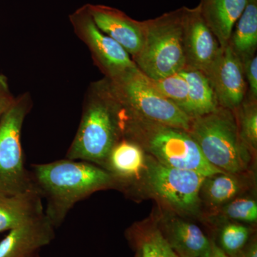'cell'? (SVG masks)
Listing matches in <instances>:
<instances>
[{
	"mask_svg": "<svg viewBox=\"0 0 257 257\" xmlns=\"http://www.w3.org/2000/svg\"><path fill=\"white\" fill-rule=\"evenodd\" d=\"M235 257H257V243L256 239L248 242L245 247Z\"/></svg>",
	"mask_w": 257,
	"mask_h": 257,
	"instance_id": "obj_28",
	"label": "cell"
},
{
	"mask_svg": "<svg viewBox=\"0 0 257 257\" xmlns=\"http://www.w3.org/2000/svg\"><path fill=\"white\" fill-rule=\"evenodd\" d=\"M122 136L133 139L157 162L167 167L209 176L223 173L204 157L190 134L135 117L126 109Z\"/></svg>",
	"mask_w": 257,
	"mask_h": 257,
	"instance_id": "obj_3",
	"label": "cell"
},
{
	"mask_svg": "<svg viewBox=\"0 0 257 257\" xmlns=\"http://www.w3.org/2000/svg\"><path fill=\"white\" fill-rule=\"evenodd\" d=\"M124 110L109 79L91 83L67 158L104 167L111 149L122 137Z\"/></svg>",
	"mask_w": 257,
	"mask_h": 257,
	"instance_id": "obj_1",
	"label": "cell"
},
{
	"mask_svg": "<svg viewBox=\"0 0 257 257\" xmlns=\"http://www.w3.org/2000/svg\"><path fill=\"white\" fill-rule=\"evenodd\" d=\"M87 7L98 28L121 45L133 60L143 47L145 21L134 20L124 12L106 5Z\"/></svg>",
	"mask_w": 257,
	"mask_h": 257,
	"instance_id": "obj_12",
	"label": "cell"
},
{
	"mask_svg": "<svg viewBox=\"0 0 257 257\" xmlns=\"http://www.w3.org/2000/svg\"><path fill=\"white\" fill-rule=\"evenodd\" d=\"M179 257H200L210 247L211 241L197 225L172 218L160 229Z\"/></svg>",
	"mask_w": 257,
	"mask_h": 257,
	"instance_id": "obj_17",
	"label": "cell"
},
{
	"mask_svg": "<svg viewBox=\"0 0 257 257\" xmlns=\"http://www.w3.org/2000/svg\"><path fill=\"white\" fill-rule=\"evenodd\" d=\"M135 257H140V253L138 252V253H137L136 256Z\"/></svg>",
	"mask_w": 257,
	"mask_h": 257,
	"instance_id": "obj_30",
	"label": "cell"
},
{
	"mask_svg": "<svg viewBox=\"0 0 257 257\" xmlns=\"http://www.w3.org/2000/svg\"><path fill=\"white\" fill-rule=\"evenodd\" d=\"M138 240L140 257H179L158 228L143 233Z\"/></svg>",
	"mask_w": 257,
	"mask_h": 257,
	"instance_id": "obj_24",
	"label": "cell"
},
{
	"mask_svg": "<svg viewBox=\"0 0 257 257\" xmlns=\"http://www.w3.org/2000/svg\"><path fill=\"white\" fill-rule=\"evenodd\" d=\"M31 176L38 192L46 198L45 213L55 226L63 222L77 203L116 183L105 169L69 159L34 165Z\"/></svg>",
	"mask_w": 257,
	"mask_h": 257,
	"instance_id": "obj_2",
	"label": "cell"
},
{
	"mask_svg": "<svg viewBox=\"0 0 257 257\" xmlns=\"http://www.w3.org/2000/svg\"><path fill=\"white\" fill-rule=\"evenodd\" d=\"M45 214L37 189L14 195H0V232L10 231Z\"/></svg>",
	"mask_w": 257,
	"mask_h": 257,
	"instance_id": "obj_16",
	"label": "cell"
},
{
	"mask_svg": "<svg viewBox=\"0 0 257 257\" xmlns=\"http://www.w3.org/2000/svg\"><path fill=\"white\" fill-rule=\"evenodd\" d=\"M152 81L164 96L187 114L189 108L188 84L179 72L165 78Z\"/></svg>",
	"mask_w": 257,
	"mask_h": 257,
	"instance_id": "obj_22",
	"label": "cell"
},
{
	"mask_svg": "<svg viewBox=\"0 0 257 257\" xmlns=\"http://www.w3.org/2000/svg\"><path fill=\"white\" fill-rule=\"evenodd\" d=\"M222 211L226 217L232 220L246 223L257 221L256 201L251 198H234L225 204Z\"/></svg>",
	"mask_w": 257,
	"mask_h": 257,
	"instance_id": "obj_25",
	"label": "cell"
},
{
	"mask_svg": "<svg viewBox=\"0 0 257 257\" xmlns=\"http://www.w3.org/2000/svg\"><path fill=\"white\" fill-rule=\"evenodd\" d=\"M69 21L74 33L89 49L94 63L104 77L112 79L137 67L126 51L98 28L87 5L72 13Z\"/></svg>",
	"mask_w": 257,
	"mask_h": 257,
	"instance_id": "obj_9",
	"label": "cell"
},
{
	"mask_svg": "<svg viewBox=\"0 0 257 257\" xmlns=\"http://www.w3.org/2000/svg\"><path fill=\"white\" fill-rule=\"evenodd\" d=\"M55 227L45 214L10 230L0 241V257H32L55 238Z\"/></svg>",
	"mask_w": 257,
	"mask_h": 257,
	"instance_id": "obj_13",
	"label": "cell"
},
{
	"mask_svg": "<svg viewBox=\"0 0 257 257\" xmlns=\"http://www.w3.org/2000/svg\"><path fill=\"white\" fill-rule=\"evenodd\" d=\"M240 138L251 153L257 150V101L245 98L234 111Z\"/></svg>",
	"mask_w": 257,
	"mask_h": 257,
	"instance_id": "obj_21",
	"label": "cell"
},
{
	"mask_svg": "<svg viewBox=\"0 0 257 257\" xmlns=\"http://www.w3.org/2000/svg\"><path fill=\"white\" fill-rule=\"evenodd\" d=\"M245 79L247 86L246 98L257 101V57L256 55L242 62Z\"/></svg>",
	"mask_w": 257,
	"mask_h": 257,
	"instance_id": "obj_26",
	"label": "cell"
},
{
	"mask_svg": "<svg viewBox=\"0 0 257 257\" xmlns=\"http://www.w3.org/2000/svg\"><path fill=\"white\" fill-rule=\"evenodd\" d=\"M178 72L188 84V116L193 119L215 110L219 106L207 76L188 67H184Z\"/></svg>",
	"mask_w": 257,
	"mask_h": 257,
	"instance_id": "obj_19",
	"label": "cell"
},
{
	"mask_svg": "<svg viewBox=\"0 0 257 257\" xmlns=\"http://www.w3.org/2000/svg\"><path fill=\"white\" fill-rule=\"evenodd\" d=\"M200 257H229L214 241H211L210 247Z\"/></svg>",
	"mask_w": 257,
	"mask_h": 257,
	"instance_id": "obj_29",
	"label": "cell"
},
{
	"mask_svg": "<svg viewBox=\"0 0 257 257\" xmlns=\"http://www.w3.org/2000/svg\"><path fill=\"white\" fill-rule=\"evenodd\" d=\"M143 175L150 192L169 207L184 214H194L199 211L205 176L167 167L150 155H147Z\"/></svg>",
	"mask_w": 257,
	"mask_h": 257,
	"instance_id": "obj_8",
	"label": "cell"
},
{
	"mask_svg": "<svg viewBox=\"0 0 257 257\" xmlns=\"http://www.w3.org/2000/svg\"><path fill=\"white\" fill-rule=\"evenodd\" d=\"M183 48L185 67L206 76L220 55L221 47L208 27L199 7H183Z\"/></svg>",
	"mask_w": 257,
	"mask_h": 257,
	"instance_id": "obj_10",
	"label": "cell"
},
{
	"mask_svg": "<svg viewBox=\"0 0 257 257\" xmlns=\"http://www.w3.org/2000/svg\"><path fill=\"white\" fill-rule=\"evenodd\" d=\"M15 99L10 92L8 78L0 74V119L13 105Z\"/></svg>",
	"mask_w": 257,
	"mask_h": 257,
	"instance_id": "obj_27",
	"label": "cell"
},
{
	"mask_svg": "<svg viewBox=\"0 0 257 257\" xmlns=\"http://www.w3.org/2000/svg\"><path fill=\"white\" fill-rule=\"evenodd\" d=\"M207 77L218 106L236 110L246 98L247 86L242 62L228 45L221 49Z\"/></svg>",
	"mask_w": 257,
	"mask_h": 257,
	"instance_id": "obj_11",
	"label": "cell"
},
{
	"mask_svg": "<svg viewBox=\"0 0 257 257\" xmlns=\"http://www.w3.org/2000/svg\"><path fill=\"white\" fill-rule=\"evenodd\" d=\"M32 257H40V256H39V255L37 254H37L34 255V256H32Z\"/></svg>",
	"mask_w": 257,
	"mask_h": 257,
	"instance_id": "obj_31",
	"label": "cell"
},
{
	"mask_svg": "<svg viewBox=\"0 0 257 257\" xmlns=\"http://www.w3.org/2000/svg\"><path fill=\"white\" fill-rule=\"evenodd\" d=\"M145 23L143 47L133 59L138 69L152 80L165 78L183 69V8Z\"/></svg>",
	"mask_w": 257,
	"mask_h": 257,
	"instance_id": "obj_5",
	"label": "cell"
},
{
	"mask_svg": "<svg viewBox=\"0 0 257 257\" xmlns=\"http://www.w3.org/2000/svg\"><path fill=\"white\" fill-rule=\"evenodd\" d=\"M236 175L223 173L206 177L201 189L207 202L213 207L225 205L234 199L241 191V184Z\"/></svg>",
	"mask_w": 257,
	"mask_h": 257,
	"instance_id": "obj_20",
	"label": "cell"
},
{
	"mask_svg": "<svg viewBox=\"0 0 257 257\" xmlns=\"http://www.w3.org/2000/svg\"><path fill=\"white\" fill-rule=\"evenodd\" d=\"M32 96L25 92L0 119V195H14L37 189L24 162L21 135Z\"/></svg>",
	"mask_w": 257,
	"mask_h": 257,
	"instance_id": "obj_7",
	"label": "cell"
},
{
	"mask_svg": "<svg viewBox=\"0 0 257 257\" xmlns=\"http://www.w3.org/2000/svg\"><path fill=\"white\" fill-rule=\"evenodd\" d=\"M249 0H200L201 14L217 38L221 48L227 46L235 23Z\"/></svg>",
	"mask_w": 257,
	"mask_h": 257,
	"instance_id": "obj_15",
	"label": "cell"
},
{
	"mask_svg": "<svg viewBox=\"0 0 257 257\" xmlns=\"http://www.w3.org/2000/svg\"><path fill=\"white\" fill-rule=\"evenodd\" d=\"M251 231L244 225L229 223L221 228L219 242L221 249L229 257H235L249 241Z\"/></svg>",
	"mask_w": 257,
	"mask_h": 257,
	"instance_id": "obj_23",
	"label": "cell"
},
{
	"mask_svg": "<svg viewBox=\"0 0 257 257\" xmlns=\"http://www.w3.org/2000/svg\"><path fill=\"white\" fill-rule=\"evenodd\" d=\"M188 132L211 165L233 175L247 169L252 153L240 138L234 111L218 106L193 118Z\"/></svg>",
	"mask_w": 257,
	"mask_h": 257,
	"instance_id": "obj_4",
	"label": "cell"
},
{
	"mask_svg": "<svg viewBox=\"0 0 257 257\" xmlns=\"http://www.w3.org/2000/svg\"><path fill=\"white\" fill-rule=\"evenodd\" d=\"M228 46L244 62L256 55L257 50V0H249L235 23Z\"/></svg>",
	"mask_w": 257,
	"mask_h": 257,
	"instance_id": "obj_18",
	"label": "cell"
},
{
	"mask_svg": "<svg viewBox=\"0 0 257 257\" xmlns=\"http://www.w3.org/2000/svg\"><path fill=\"white\" fill-rule=\"evenodd\" d=\"M109 79L126 110L135 117L189 131L192 118L164 96L138 67Z\"/></svg>",
	"mask_w": 257,
	"mask_h": 257,
	"instance_id": "obj_6",
	"label": "cell"
},
{
	"mask_svg": "<svg viewBox=\"0 0 257 257\" xmlns=\"http://www.w3.org/2000/svg\"><path fill=\"white\" fill-rule=\"evenodd\" d=\"M146 157L141 145L122 136L111 149L104 167L116 182L135 180L143 175Z\"/></svg>",
	"mask_w": 257,
	"mask_h": 257,
	"instance_id": "obj_14",
	"label": "cell"
}]
</instances>
